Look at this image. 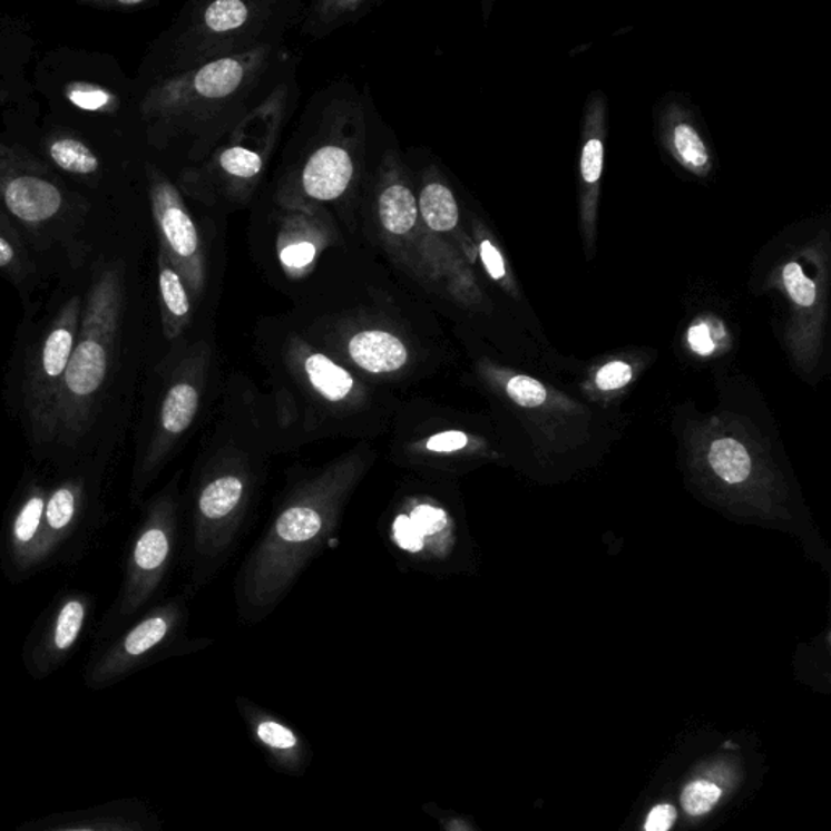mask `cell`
I'll return each instance as SVG.
<instances>
[{
  "mask_svg": "<svg viewBox=\"0 0 831 831\" xmlns=\"http://www.w3.org/2000/svg\"><path fill=\"white\" fill-rule=\"evenodd\" d=\"M282 452L268 398L236 378L223 387L187 488V570L192 595L233 556Z\"/></svg>",
  "mask_w": 831,
  "mask_h": 831,
  "instance_id": "6da1fadb",
  "label": "cell"
},
{
  "mask_svg": "<svg viewBox=\"0 0 831 831\" xmlns=\"http://www.w3.org/2000/svg\"><path fill=\"white\" fill-rule=\"evenodd\" d=\"M378 461L360 442L319 467L286 476L272 517L234 578V603L243 624L268 619L322 550L332 542L362 481Z\"/></svg>",
  "mask_w": 831,
  "mask_h": 831,
  "instance_id": "7a4b0ae2",
  "label": "cell"
},
{
  "mask_svg": "<svg viewBox=\"0 0 831 831\" xmlns=\"http://www.w3.org/2000/svg\"><path fill=\"white\" fill-rule=\"evenodd\" d=\"M266 393L282 452L326 439L372 442L389 434L400 397L351 372L329 351L290 340L270 360Z\"/></svg>",
  "mask_w": 831,
  "mask_h": 831,
  "instance_id": "3957f363",
  "label": "cell"
},
{
  "mask_svg": "<svg viewBox=\"0 0 831 831\" xmlns=\"http://www.w3.org/2000/svg\"><path fill=\"white\" fill-rule=\"evenodd\" d=\"M124 300L123 265L105 262L96 266L84 296L76 346L57 397L49 442L76 447L94 426L119 356Z\"/></svg>",
  "mask_w": 831,
  "mask_h": 831,
  "instance_id": "277c9868",
  "label": "cell"
},
{
  "mask_svg": "<svg viewBox=\"0 0 831 831\" xmlns=\"http://www.w3.org/2000/svg\"><path fill=\"white\" fill-rule=\"evenodd\" d=\"M378 528L403 570L443 577L460 566L463 535L449 478L407 472L380 515Z\"/></svg>",
  "mask_w": 831,
  "mask_h": 831,
  "instance_id": "5b68a950",
  "label": "cell"
},
{
  "mask_svg": "<svg viewBox=\"0 0 831 831\" xmlns=\"http://www.w3.org/2000/svg\"><path fill=\"white\" fill-rule=\"evenodd\" d=\"M222 390L205 346L176 351L163 362L162 387L135 461V497L145 492L184 443L209 421Z\"/></svg>",
  "mask_w": 831,
  "mask_h": 831,
  "instance_id": "8992f818",
  "label": "cell"
},
{
  "mask_svg": "<svg viewBox=\"0 0 831 831\" xmlns=\"http://www.w3.org/2000/svg\"><path fill=\"white\" fill-rule=\"evenodd\" d=\"M387 436L389 460L418 475L449 478L481 452L478 436L452 410L429 398L400 400Z\"/></svg>",
  "mask_w": 831,
  "mask_h": 831,
  "instance_id": "52a82bcc",
  "label": "cell"
},
{
  "mask_svg": "<svg viewBox=\"0 0 831 831\" xmlns=\"http://www.w3.org/2000/svg\"><path fill=\"white\" fill-rule=\"evenodd\" d=\"M80 204L45 159L0 141V207L35 239L80 218Z\"/></svg>",
  "mask_w": 831,
  "mask_h": 831,
  "instance_id": "ba28073f",
  "label": "cell"
},
{
  "mask_svg": "<svg viewBox=\"0 0 831 831\" xmlns=\"http://www.w3.org/2000/svg\"><path fill=\"white\" fill-rule=\"evenodd\" d=\"M84 296L69 294L39 326L25 361L23 403L31 436L49 442L52 414L76 346Z\"/></svg>",
  "mask_w": 831,
  "mask_h": 831,
  "instance_id": "9c48e42d",
  "label": "cell"
},
{
  "mask_svg": "<svg viewBox=\"0 0 831 831\" xmlns=\"http://www.w3.org/2000/svg\"><path fill=\"white\" fill-rule=\"evenodd\" d=\"M183 493L180 472L153 497L137 529L126 577L117 602V617L127 619L147 605L165 581L179 541Z\"/></svg>",
  "mask_w": 831,
  "mask_h": 831,
  "instance_id": "30bf717a",
  "label": "cell"
},
{
  "mask_svg": "<svg viewBox=\"0 0 831 831\" xmlns=\"http://www.w3.org/2000/svg\"><path fill=\"white\" fill-rule=\"evenodd\" d=\"M186 624H189V605L184 596L153 607L102 656L95 669L96 680H109L166 643L176 641Z\"/></svg>",
  "mask_w": 831,
  "mask_h": 831,
  "instance_id": "8fae6325",
  "label": "cell"
},
{
  "mask_svg": "<svg viewBox=\"0 0 831 831\" xmlns=\"http://www.w3.org/2000/svg\"><path fill=\"white\" fill-rule=\"evenodd\" d=\"M150 195L156 226L165 247L163 252L170 264H177L184 270L194 268L201 239L179 195L165 177L156 173L151 176Z\"/></svg>",
  "mask_w": 831,
  "mask_h": 831,
  "instance_id": "7c38bea8",
  "label": "cell"
},
{
  "mask_svg": "<svg viewBox=\"0 0 831 831\" xmlns=\"http://www.w3.org/2000/svg\"><path fill=\"white\" fill-rule=\"evenodd\" d=\"M48 493L41 486H33L13 515L10 525V550L16 566L21 570L37 566L42 556V532H45V509Z\"/></svg>",
  "mask_w": 831,
  "mask_h": 831,
  "instance_id": "4fadbf2b",
  "label": "cell"
},
{
  "mask_svg": "<svg viewBox=\"0 0 831 831\" xmlns=\"http://www.w3.org/2000/svg\"><path fill=\"white\" fill-rule=\"evenodd\" d=\"M90 607V598L81 593H70L62 599L39 642V656L46 663L60 662L72 652L87 624Z\"/></svg>",
  "mask_w": 831,
  "mask_h": 831,
  "instance_id": "5bb4252c",
  "label": "cell"
},
{
  "mask_svg": "<svg viewBox=\"0 0 831 831\" xmlns=\"http://www.w3.org/2000/svg\"><path fill=\"white\" fill-rule=\"evenodd\" d=\"M353 170V162L343 148L323 147L305 165V194L315 201H335L350 186Z\"/></svg>",
  "mask_w": 831,
  "mask_h": 831,
  "instance_id": "9a60e30c",
  "label": "cell"
},
{
  "mask_svg": "<svg viewBox=\"0 0 831 831\" xmlns=\"http://www.w3.org/2000/svg\"><path fill=\"white\" fill-rule=\"evenodd\" d=\"M85 486L78 478L67 479L49 493L45 509V532H42V556L49 554L67 538L84 507Z\"/></svg>",
  "mask_w": 831,
  "mask_h": 831,
  "instance_id": "2e32d148",
  "label": "cell"
},
{
  "mask_svg": "<svg viewBox=\"0 0 831 831\" xmlns=\"http://www.w3.org/2000/svg\"><path fill=\"white\" fill-rule=\"evenodd\" d=\"M35 275L37 266L19 225L0 207V276L27 294Z\"/></svg>",
  "mask_w": 831,
  "mask_h": 831,
  "instance_id": "e0dca14e",
  "label": "cell"
},
{
  "mask_svg": "<svg viewBox=\"0 0 831 831\" xmlns=\"http://www.w3.org/2000/svg\"><path fill=\"white\" fill-rule=\"evenodd\" d=\"M42 148L52 166L70 176L95 179L102 173L98 153L76 134L63 133V130L49 134L45 138Z\"/></svg>",
  "mask_w": 831,
  "mask_h": 831,
  "instance_id": "ac0fdd59",
  "label": "cell"
},
{
  "mask_svg": "<svg viewBox=\"0 0 831 831\" xmlns=\"http://www.w3.org/2000/svg\"><path fill=\"white\" fill-rule=\"evenodd\" d=\"M158 266L163 325H165L166 339L174 341L179 339L189 321L192 311L189 294H187L186 284L180 278L179 272L174 268L163 251L159 252Z\"/></svg>",
  "mask_w": 831,
  "mask_h": 831,
  "instance_id": "d6986e66",
  "label": "cell"
},
{
  "mask_svg": "<svg viewBox=\"0 0 831 831\" xmlns=\"http://www.w3.org/2000/svg\"><path fill=\"white\" fill-rule=\"evenodd\" d=\"M244 78V66L237 59H219L202 67L187 80L169 81L166 87L194 91L202 98H223L233 94Z\"/></svg>",
  "mask_w": 831,
  "mask_h": 831,
  "instance_id": "ffe728a7",
  "label": "cell"
},
{
  "mask_svg": "<svg viewBox=\"0 0 831 831\" xmlns=\"http://www.w3.org/2000/svg\"><path fill=\"white\" fill-rule=\"evenodd\" d=\"M418 202L413 192L404 186H390L380 195V222L389 233L404 236L411 233L418 222Z\"/></svg>",
  "mask_w": 831,
  "mask_h": 831,
  "instance_id": "44dd1931",
  "label": "cell"
},
{
  "mask_svg": "<svg viewBox=\"0 0 831 831\" xmlns=\"http://www.w3.org/2000/svg\"><path fill=\"white\" fill-rule=\"evenodd\" d=\"M419 213L426 225L437 233L452 231L458 225V205L449 187L439 183L429 184L421 192Z\"/></svg>",
  "mask_w": 831,
  "mask_h": 831,
  "instance_id": "7402d4cb",
  "label": "cell"
},
{
  "mask_svg": "<svg viewBox=\"0 0 831 831\" xmlns=\"http://www.w3.org/2000/svg\"><path fill=\"white\" fill-rule=\"evenodd\" d=\"M708 460L713 471L730 485H741L751 476V454L737 440L720 439L713 442Z\"/></svg>",
  "mask_w": 831,
  "mask_h": 831,
  "instance_id": "603a6c76",
  "label": "cell"
},
{
  "mask_svg": "<svg viewBox=\"0 0 831 831\" xmlns=\"http://www.w3.org/2000/svg\"><path fill=\"white\" fill-rule=\"evenodd\" d=\"M63 96L74 108L85 113L114 114L120 106L114 91L90 81H70L63 88Z\"/></svg>",
  "mask_w": 831,
  "mask_h": 831,
  "instance_id": "cb8c5ba5",
  "label": "cell"
},
{
  "mask_svg": "<svg viewBox=\"0 0 831 831\" xmlns=\"http://www.w3.org/2000/svg\"><path fill=\"white\" fill-rule=\"evenodd\" d=\"M251 16V10L239 0H218L209 3L205 9V27L216 33H226V31L237 30L243 27Z\"/></svg>",
  "mask_w": 831,
  "mask_h": 831,
  "instance_id": "d4e9b609",
  "label": "cell"
},
{
  "mask_svg": "<svg viewBox=\"0 0 831 831\" xmlns=\"http://www.w3.org/2000/svg\"><path fill=\"white\" fill-rule=\"evenodd\" d=\"M674 147L684 165L694 170H702L708 165V153L698 134L687 124L674 129Z\"/></svg>",
  "mask_w": 831,
  "mask_h": 831,
  "instance_id": "484cf974",
  "label": "cell"
},
{
  "mask_svg": "<svg viewBox=\"0 0 831 831\" xmlns=\"http://www.w3.org/2000/svg\"><path fill=\"white\" fill-rule=\"evenodd\" d=\"M720 795L721 790L716 784L700 780L685 788L681 801L685 812L697 817L712 811L713 805L720 801Z\"/></svg>",
  "mask_w": 831,
  "mask_h": 831,
  "instance_id": "4316f807",
  "label": "cell"
},
{
  "mask_svg": "<svg viewBox=\"0 0 831 831\" xmlns=\"http://www.w3.org/2000/svg\"><path fill=\"white\" fill-rule=\"evenodd\" d=\"M507 395L511 401L524 408H536L545 403L548 398L545 387L538 380L527 375H515L506 383Z\"/></svg>",
  "mask_w": 831,
  "mask_h": 831,
  "instance_id": "83f0119b",
  "label": "cell"
},
{
  "mask_svg": "<svg viewBox=\"0 0 831 831\" xmlns=\"http://www.w3.org/2000/svg\"><path fill=\"white\" fill-rule=\"evenodd\" d=\"M222 166L226 173L233 174V176L251 179V177L261 173L264 162L257 153L244 147H233L223 153Z\"/></svg>",
  "mask_w": 831,
  "mask_h": 831,
  "instance_id": "f1b7e54d",
  "label": "cell"
},
{
  "mask_svg": "<svg viewBox=\"0 0 831 831\" xmlns=\"http://www.w3.org/2000/svg\"><path fill=\"white\" fill-rule=\"evenodd\" d=\"M783 280L784 286H786L788 293L793 297L795 304L809 307V305L815 303V284L804 275L801 265L791 262V264L784 266Z\"/></svg>",
  "mask_w": 831,
  "mask_h": 831,
  "instance_id": "f546056e",
  "label": "cell"
},
{
  "mask_svg": "<svg viewBox=\"0 0 831 831\" xmlns=\"http://www.w3.org/2000/svg\"><path fill=\"white\" fill-rule=\"evenodd\" d=\"M632 380V368L623 361H614L606 364L596 375L598 389L610 392V390L623 389Z\"/></svg>",
  "mask_w": 831,
  "mask_h": 831,
  "instance_id": "4dcf8cb0",
  "label": "cell"
},
{
  "mask_svg": "<svg viewBox=\"0 0 831 831\" xmlns=\"http://www.w3.org/2000/svg\"><path fill=\"white\" fill-rule=\"evenodd\" d=\"M603 144L599 140H589L581 153V176L586 183H598L603 173Z\"/></svg>",
  "mask_w": 831,
  "mask_h": 831,
  "instance_id": "1f68e13d",
  "label": "cell"
},
{
  "mask_svg": "<svg viewBox=\"0 0 831 831\" xmlns=\"http://www.w3.org/2000/svg\"><path fill=\"white\" fill-rule=\"evenodd\" d=\"M317 254V248L311 243H297L293 246L284 247L282 251V262L290 268H304L311 264Z\"/></svg>",
  "mask_w": 831,
  "mask_h": 831,
  "instance_id": "d6a6232c",
  "label": "cell"
},
{
  "mask_svg": "<svg viewBox=\"0 0 831 831\" xmlns=\"http://www.w3.org/2000/svg\"><path fill=\"white\" fill-rule=\"evenodd\" d=\"M258 736L265 744L272 745V747L290 749L296 744V737L293 733L286 730V727L280 726L276 723H264L258 727Z\"/></svg>",
  "mask_w": 831,
  "mask_h": 831,
  "instance_id": "836d02e7",
  "label": "cell"
},
{
  "mask_svg": "<svg viewBox=\"0 0 831 831\" xmlns=\"http://www.w3.org/2000/svg\"><path fill=\"white\" fill-rule=\"evenodd\" d=\"M688 344L700 356H710L715 351L716 343L713 340L706 323H697L688 330Z\"/></svg>",
  "mask_w": 831,
  "mask_h": 831,
  "instance_id": "e575fe53",
  "label": "cell"
},
{
  "mask_svg": "<svg viewBox=\"0 0 831 831\" xmlns=\"http://www.w3.org/2000/svg\"><path fill=\"white\" fill-rule=\"evenodd\" d=\"M676 809L673 805H656L646 819L645 831H669L676 822Z\"/></svg>",
  "mask_w": 831,
  "mask_h": 831,
  "instance_id": "d590c367",
  "label": "cell"
},
{
  "mask_svg": "<svg viewBox=\"0 0 831 831\" xmlns=\"http://www.w3.org/2000/svg\"><path fill=\"white\" fill-rule=\"evenodd\" d=\"M80 6L106 12H129L145 7L144 0H80Z\"/></svg>",
  "mask_w": 831,
  "mask_h": 831,
  "instance_id": "8d00e7d4",
  "label": "cell"
},
{
  "mask_svg": "<svg viewBox=\"0 0 831 831\" xmlns=\"http://www.w3.org/2000/svg\"><path fill=\"white\" fill-rule=\"evenodd\" d=\"M481 258L485 262L486 268H488L489 275L493 280H502L506 275V266H504L502 257H500L499 251L492 246L489 241H485L481 244Z\"/></svg>",
  "mask_w": 831,
  "mask_h": 831,
  "instance_id": "74e56055",
  "label": "cell"
},
{
  "mask_svg": "<svg viewBox=\"0 0 831 831\" xmlns=\"http://www.w3.org/2000/svg\"><path fill=\"white\" fill-rule=\"evenodd\" d=\"M52 831H111L108 829H95V827H69V829H60Z\"/></svg>",
  "mask_w": 831,
  "mask_h": 831,
  "instance_id": "f35d334b",
  "label": "cell"
}]
</instances>
